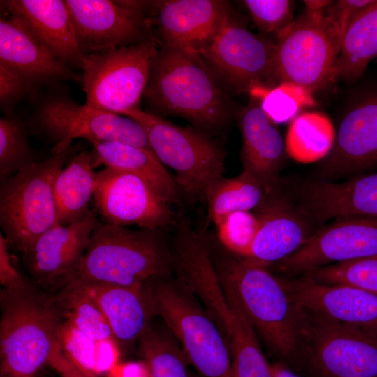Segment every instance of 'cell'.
Returning <instances> with one entry per match:
<instances>
[{"label": "cell", "instance_id": "6da1fadb", "mask_svg": "<svg viewBox=\"0 0 377 377\" xmlns=\"http://www.w3.org/2000/svg\"><path fill=\"white\" fill-rule=\"evenodd\" d=\"M206 238L217 277L228 300L278 362L298 374L309 313L291 297L281 277L267 267L229 251L209 237Z\"/></svg>", "mask_w": 377, "mask_h": 377}, {"label": "cell", "instance_id": "7a4b0ae2", "mask_svg": "<svg viewBox=\"0 0 377 377\" xmlns=\"http://www.w3.org/2000/svg\"><path fill=\"white\" fill-rule=\"evenodd\" d=\"M161 230L98 221L82 262L64 284L138 286L169 276L172 251Z\"/></svg>", "mask_w": 377, "mask_h": 377}, {"label": "cell", "instance_id": "3957f363", "mask_svg": "<svg viewBox=\"0 0 377 377\" xmlns=\"http://www.w3.org/2000/svg\"><path fill=\"white\" fill-rule=\"evenodd\" d=\"M155 111L216 132L227 124L232 104L198 54L161 46L143 93Z\"/></svg>", "mask_w": 377, "mask_h": 377}, {"label": "cell", "instance_id": "277c9868", "mask_svg": "<svg viewBox=\"0 0 377 377\" xmlns=\"http://www.w3.org/2000/svg\"><path fill=\"white\" fill-rule=\"evenodd\" d=\"M1 374L3 377H34L61 344L62 311L54 298L36 293L28 284L1 297Z\"/></svg>", "mask_w": 377, "mask_h": 377}, {"label": "cell", "instance_id": "5b68a950", "mask_svg": "<svg viewBox=\"0 0 377 377\" xmlns=\"http://www.w3.org/2000/svg\"><path fill=\"white\" fill-rule=\"evenodd\" d=\"M146 288L155 316L163 320L188 364L202 377H234L227 343L192 290L170 276L146 284Z\"/></svg>", "mask_w": 377, "mask_h": 377}, {"label": "cell", "instance_id": "8992f818", "mask_svg": "<svg viewBox=\"0 0 377 377\" xmlns=\"http://www.w3.org/2000/svg\"><path fill=\"white\" fill-rule=\"evenodd\" d=\"M80 149L71 145L42 162L34 161L1 182L0 225L9 246L24 256L35 241L56 225L54 186L64 165Z\"/></svg>", "mask_w": 377, "mask_h": 377}, {"label": "cell", "instance_id": "52a82bcc", "mask_svg": "<svg viewBox=\"0 0 377 377\" xmlns=\"http://www.w3.org/2000/svg\"><path fill=\"white\" fill-rule=\"evenodd\" d=\"M121 115L142 126L152 151L174 171L180 191L193 200H205L209 186L223 177L226 154L221 147L201 131L179 126L139 108Z\"/></svg>", "mask_w": 377, "mask_h": 377}, {"label": "cell", "instance_id": "ba28073f", "mask_svg": "<svg viewBox=\"0 0 377 377\" xmlns=\"http://www.w3.org/2000/svg\"><path fill=\"white\" fill-rule=\"evenodd\" d=\"M341 36L323 10L304 13L277 37L274 71L276 81L300 85L311 92L337 80Z\"/></svg>", "mask_w": 377, "mask_h": 377}, {"label": "cell", "instance_id": "9c48e42d", "mask_svg": "<svg viewBox=\"0 0 377 377\" xmlns=\"http://www.w3.org/2000/svg\"><path fill=\"white\" fill-rule=\"evenodd\" d=\"M159 47L155 36L140 43L84 55L85 105L121 115L138 108Z\"/></svg>", "mask_w": 377, "mask_h": 377}, {"label": "cell", "instance_id": "30bf717a", "mask_svg": "<svg viewBox=\"0 0 377 377\" xmlns=\"http://www.w3.org/2000/svg\"><path fill=\"white\" fill-rule=\"evenodd\" d=\"M29 127L35 134L54 143L52 152L62 151L77 138L91 144L119 142L151 149L144 128L134 119L80 105L64 92L51 91L45 95Z\"/></svg>", "mask_w": 377, "mask_h": 377}, {"label": "cell", "instance_id": "8fae6325", "mask_svg": "<svg viewBox=\"0 0 377 377\" xmlns=\"http://www.w3.org/2000/svg\"><path fill=\"white\" fill-rule=\"evenodd\" d=\"M309 314L300 376L377 377V334Z\"/></svg>", "mask_w": 377, "mask_h": 377}, {"label": "cell", "instance_id": "7c38bea8", "mask_svg": "<svg viewBox=\"0 0 377 377\" xmlns=\"http://www.w3.org/2000/svg\"><path fill=\"white\" fill-rule=\"evenodd\" d=\"M275 43L249 31L228 8L213 37L200 53L216 78L237 93L272 87Z\"/></svg>", "mask_w": 377, "mask_h": 377}, {"label": "cell", "instance_id": "4fadbf2b", "mask_svg": "<svg viewBox=\"0 0 377 377\" xmlns=\"http://www.w3.org/2000/svg\"><path fill=\"white\" fill-rule=\"evenodd\" d=\"M64 1L84 55L138 44L152 37L149 1Z\"/></svg>", "mask_w": 377, "mask_h": 377}, {"label": "cell", "instance_id": "5bb4252c", "mask_svg": "<svg viewBox=\"0 0 377 377\" xmlns=\"http://www.w3.org/2000/svg\"><path fill=\"white\" fill-rule=\"evenodd\" d=\"M377 169V82L352 97L336 131L332 150L320 163L318 179L354 177Z\"/></svg>", "mask_w": 377, "mask_h": 377}, {"label": "cell", "instance_id": "9a60e30c", "mask_svg": "<svg viewBox=\"0 0 377 377\" xmlns=\"http://www.w3.org/2000/svg\"><path fill=\"white\" fill-rule=\"evenodd\" d=\"M377 254V217L353 216L313 233L295 252L276 263L282 273L304 275L318 268Z\"/></svg>", "mask_w": 377, "mask_h": 377}, {"label": "cell", "instance_id": "2e32d148", "mask_svg": "<svg viewBox=\"0 0 377 377\" xmlns=\"http://www.w3.org/2000/svg\"><path fill=\"white\" fill-rule=\"evenodd\" d=\"M94 206L103 222L163 228L173 221L170 205L142 179L105 168L96 174Z\"/></svg>", "mask_w": 377, "mask_h": 377}, {"label": "cell", "instance_id": "e0dca14e", "mask_svg": "<svg viewBox=\"0 0 377 377\" xmlns=\"http://www.w3.org/2000/svg\"><path fill=\"white\" fill-rule=\"evenodd\" d=\"M291 297L307 312L377 334V293L357 287L281 278Z\"/></svg>", "mask_w": 377, "mask_h": 377}, {"label": "cell", "instance_id": "ac0fdd59", "mask_svg": "<svg viewBox=\"0 0 377 377\" xmlns=\"http://www.w3.org/2000/svg\"><path fill=\"white\" fill-rule=\"evenodd\" d=\"M228 9L224 1H152L149 19L156 27L161 46L200 55Z\"/></svg>", "mask_w": 377, "mask_h": 377}, {"label": "cell", "instance_id": "d6986e66", "mask_svg": "<svg viewBox=\"0 0 377 377\" xmlns=\"http://www.w3.org/2000/svg\"><path fill=\"white\" fill-rule=\"evenodd\" d=\"M0 66L27 81L36 91L66 80H81L20 18L0 20Z\"/></svg>", "mask_w": 377, "mask_h": 377}, {"label": "cell", "instance_id": "ffe728a7", "mask_svg": "<svg viewBox=\"0 0 377 377\" xmlns=\"http://www.w3.org/2000/svg\"><path fill=\"white\" fill-rule=\"evenodd\" d=\"M97 223L90 211L78 222L56 224L44 232L24 256L32 276L43 285L64 282L82 262Z\"/></svg>", "mask_w": 377, "mask_h": 377}, {"label": "cell", "instance_id": "44dd1931", "mask_svg": "<svg viewBox=\"0 0 377 377\" xmlns=\"http://www.w3.org/2000/svg\"><path fill=\"white\" fill-rule=\"evenodd\" d=\"M301 212L315 221L341 217H377V172L343 182L306 180L300 187Z\"/></svg>", "mask_w": 377, "mask_h": 377}, {"label": "cell", "instance_id": "7402d4cb", "mask_svg": "<svg viewBox=\"0 0 377 377\" xmlns=\"http://www.w3.org/2000/svg\"><path fill=\"white\" fill-rule=\"evenodd\" d=\"M259 228L246 258L260 265L277 263L302 247L310 233L304 216L283 195L281 186L267 193L255 209Z\"/></svg>", "mask_w": 377, "mask_h": 377}, {"label": "cell", "instance_id": "603a6c76", "mask_svg": "<svg viewBox=\"0 0 377 377\" xmlns=\"http://www.w3.org/2000/svg\"><path fill=\"white\" fill-rule=\"evenodd\" d=\"M242 145L243 171L251 174L263 186L266 193L280 187L279 172L288 155L285 140L251 98L238 117Z\"/></svg>", "mask_w": 377, "mask_h": 377}, {"label": "cell", "instance_id": "cb8c5ba5", "mask_svg": "<svg viewBox=\"0 0 377 377\" xmlns=\"http://www.w3.org/2000/svg\"><path fill=\"white\" fill-rule=\"evenodd\" d=\"M1 4L10 15L23 20L60 60L81 69L84 55L64 1L7 0Z\"/></svg>", "mask_w": 377, "mask_h": 377}, {"label": "cell", "instance_id": "d4e9b609", "mask_svg": "<svg viewBox=\"0 0 377 377\" xmlns=\"http://www.w3.org/2000/svg\"><path fill=\"white\" fill-rule=\"evenodd\" d=\"M71 283L80 285L89 293L106 319L114 340L133 343L151 327L155 315L146 285Z\"/></svg>", "mask_w": 377, "mask_h": 377}, {"label": "cell", "instance_id": "484cf974", "mask_svg": "<svg viewBox=\"0 0 377 377\" xmlns=\"http://www.w3.org/2000/svg\"><path fill=\"white\" fill-rule=\"evenodd\" d=\"M96 167L132 174L145 181L169 205L179 201L180 190L151 149L119 142L92 144Z\"/></svg>", "mask_w": 377, "mask_h": 377}, {"label": "cell", "instance_id": "4316f807", "mask_svg": "<svg viewBox=\"0 0 377 377\" xmlns=\"http://www.w3.org/2000/svg\"><path fill=\"white\" fill-rule=\"evenodd\" d=\"M96 168L93 151H78L57 175L54 193L56 224L67 226L84 219L94 197Z\"/></svg>", "mask_w": 377, "mask_h": 377}, {"label": "cell", "instance_id": "83f0119b", "mask_svg": "<svg viewBox=\"0 0 377 377\" xmlns=\"http://www.w3.org/2000/svg\"><path fill=\"white\" fill-rule=\"evenodd\" d=\"M377 58V0L360 10L343 36L337 59V80L361 79L370 62Z\"/></svg>", "mask_w": 377, "mask_h": 377}, {"label": "cell", "instance_id": "f1b7e54d", "mask_svg": "<svg viewBox=\"0 0 377 377\" xmlns=\"http://www.w3.org/2000/svg\"><path fill=\"white\" fill-rule=\"evenodd\" d=\"M336 130L325 114H300L288 128L285 138L287 154L296 161L310 163L325 158L332 149Z\"/></svg>", "mask_w": 377, "mask_h": 377}, {"label": "cell", "instance_id": "f546056e", "mask_svg": "<svg viewBox=\"0 0 377 377\" xmlns=\"http://www.w3.org/2000/svg\"><path fill=\"white\" fill-rule=\"evenodd\" d=\"M265 195L261 184L245 171L231 178L221 177L209 186L206 193L209 219L216 226L231 213L255 209Z\"/></svg>", "mask_w": 377, "mask_h": 377}, {"label": "cell", "instance_id": "4dcf8cb0", "mask_svg": "<svg viewBox=\"0 0 377 377\" xmlns=\"http://www.w3.org/2000/svg\"><path fill=\"white\" fill-rule=\"evenodd\" d=\"M54 299L71 325L87 339L94 342L114 340L103 313L82 286L65 283L61 293Z\"/></svg>", "mask_w": 377, "mask_h": 377}, {"label": "cell", "instance_id": "1f68e13d", "mask_svg": "<svg viewBox=\"0 0 377 377\" xmlns=\"http://www.w3.org/2000/svg\"><path fill=\"white\" fill-rule=\"evenodd\" d=\"M138 342L148 377H192L188 362L169 331L165 333L151 327Z\"/></svg>", "mask_w": 377, "mask_h": 377}, {"label": "cell", "instance_id": "d6a6232c", "mask_svg": "<svg viewBox=\"0 0 377 377\" xmlns=\"http://www.w3.org/2000/svg\"><path fill=\"white\" fill-rule=\"evenodd\" d=\"M249 94L258 101L263 111L274 124L291 121L302 109L315 103L313 92L289 82H281L272 87H257Z\"/></svg>", "mask_w": 377, "mask_h": 377}, {"label": "cell", "instance_id": "836d02e7", "mask_svg": "<svg viewBox=\"0 0 377 377\" xmlns=\"http://www.w3.org/2000/svg\"><path fill=\"white\" fill-rule=\"evenodd\" d=\"M302 276L320 283L348 285L377 293V254L324 266Z\"/></svg>", "mask_w": 377, "mask_h": 377}, {"label": "cell", "instance_id": "e575fe53", "mask_svg": "<svg viewBox=\"0 0 377 377\" xmlns=\"http://www.w3.org/2000/svg\"><path fill=\"white\" fill-rule=\"evenodd\" d=\"M36 161L26 136L25 126L9 117L0 119L1 182Z\"/></svg>", "mask_w": 377, "mask_h": 377}, {"label": "cell", "instance_id": "d590c367", "mask_svg": "<svg viewBox=\"0 0 377 377\" xmlns=\"http://www.w3.org/2000/svg\"><path fill=\"white\" fill-rule=\"evenodd\" d=\"M216 226L219 243L229 251L244 257L259 228L255 213L239 211L226 216Z\"/></svg>", "mask_w": 377, "mask_h": 377}, {"label": "cell", "instance_id": "8d00e7d4", "mask_svg": "<svg viewBox=\"0 0 377 377\" xmlns=\"http://www.w3.org/2000/svg\"><path fill=\"white\" fill-rule=\"evenodd\" d=\"M258 29L276 37L295 20L294 1L289 0H245L242 1Z\"/></svg>", "mask_w": 377, "mask_h": 377}, {"label": "cell", "instance_id": "74e56055", "mask_svg": "<svg viewBox=\"0 0 377 377\" xmlns=\"http://www.w3.org/2000/svg\"><path fill=\"white\" fill-rule=\"evenodd\" d=\"M36 91L24 79L0 66V105L2 111L9 114L22 98Z\"/></svg>", "mask_w": 377, "mask_h": 377}, {"label": "cell", "instance_id": "f35d334b", "mask_svg": "<svg viewBox=\"0 0 377 377\" xmlns=\"http://www.w3.org/2000/svg\"><path fill=\"white\" fill-rule=\"evenodd\" d=\"M373 0H338L325 7L324 14L338 27L341 38L353 17Z\"/></svg>", "mask_w": 377, "mask_h": 377}, {"label": "cell", "instance_id": "ab89813d", "mask_svg": "<svg viewBox=\"0 0 377 377\" xmlns=\"http://www.w3.org/2000/svg\"><path fill=\"white\" fill-rule=\"evenodd\" d=\"M9 244L0 233V283L3 290H13L23 288L27 283L15 266L8 251Z\"/></svg>", "mask_w": 377, "mask_h": 377}, {"label": "cell", "instance_id": "60d3db41", "mask_svg": "<svg viewBox=\"0 0 377 377\" xmlns=\"http://www.w3.org/2000/svg\"><path fill=\"white\" fill-rule=\"evenodd\" d=\"M49 364L61 377H98L66 352L61 343L54 350Z\"/></svg>", "mask_w": 377, "mask_h": 377}, {"label": "cell", "instance_id": "b9f144b4", "mask_svg": "<svg viewBox=\"0 0 377 377\" xmlns=\"http://www.w3.org/2000/svg\"><path fill=\"white\" fill-rule=\"evenodd\" d=\"M271 369L274 377H301L285 364L279 362L271 364Z\"/></svg>", "mask_w": 377, "mask_h": 377}]
</instances>
